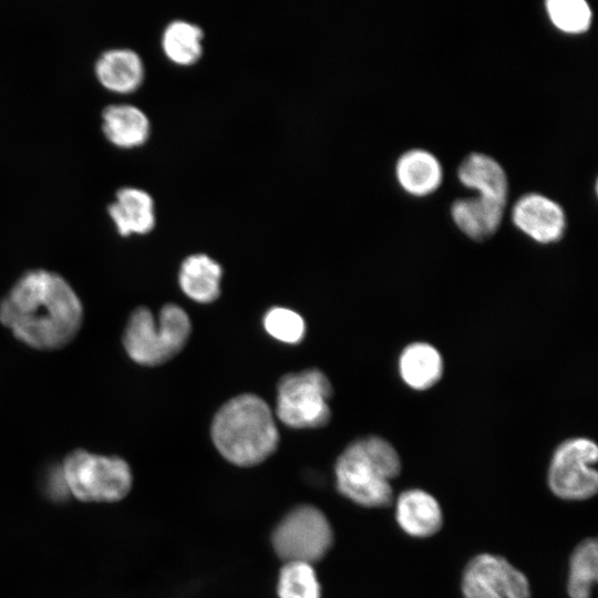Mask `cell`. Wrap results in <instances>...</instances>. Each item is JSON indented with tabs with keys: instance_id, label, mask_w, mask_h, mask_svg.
Masks as SVG:
<instances>
[{
	"instance_id": "obj_1",
	"label": "cell",
	"mask_w": 598,
	"mask_h": 598,
	"mask_svg": "<svg viewBox=\"0 0 598 598\" xmlns=\"http://www.w3.org/2000/svg\"><path fill=\"white\" fill-rule=\"evenodd\" d=\"M84 307L59 272L33 268L21 274L0 299V323L20 343L38 351H56L80 332Z\"/></svg>"
},
{
	"instance_id": "obj_2",
	"label": "cell",
	"mask_w": 598,
	"mask_h": 598,
	"mask_svg": "<svg viewBox=\"0 0 598 598\" xmlns=\"http://www.w3.org/2000/svg\"><path fill=\"white\" fill-rule=\"evenodd\" d=\"M212 439L218 452L238 466L264 462L277 448L279 433L269 405L251 393L237 395L217 411Z\"/></svg>"
},
{
	"instance_id": "obj_3",
	"label": "cell",
	"mask_w": 598,
	"mask_h": 598,
	"mask_svg": "<svg viewBox=\"0 0 598 598\" xmlns=\"http://www.w3.org/2000/svg\"><path fill=\"white\" fill-rule=\"evenodd\" d=\"M401 472V458L386 440L371 435L350 443L336 462L337 489L364 507L392 503L391 481Z\"/></svg>"
},
{
	"instance_id": "obj_4",
	"label": "cell",
	"mask_w": 598,
	"mask_h": 598,
	"mask_svg": "<svg viewBox=\"0 0 598 598\" xmlns=\"http://www.w3.org/2000/svg\"><path fill=\"white\" fill-rule=\"evenodd\" d=\"M190 331V319L179 306L164 305L156 318L151 309L141 306L128 316L122 333V344L133 362L156 367L182 351Z\"/></svg>"
},
{
	"instance_id": "obj_5",
	"label": "cell",
	"mask_w": 598,
	"mask_h": 598,
	"mask_svg": "<svg viewBox=\"0 0 598 598\" xmlns=\"http://www.w3.org/2000/svg\"><path fill=\"white\" fill-rule=\"evenodd\" d=\"M61 470L69 493L83 502H117L132 487L131 468L116 455H100L78 448L64 457Z\"/></svg>"
},
{
	"instance_id": "obj_6",
	"label": "cell",
	"mask_w": 598,
	"mask_h": 598,
	"mask_svg": "<svg viewBox=\"0 0 598 598\" xmlns=\"http://www.w3.org/2000/svg\"><path fill=\"white\" fill-rule=\"evenodd\" d=\"M332 385L318 369L287 373L278 382L276 414L287 426L316 429L331 419Z\"/></svg>"
},
{
	"instance_id": "obj_7",
	"label": "cell",
	"mask_w": 598,
	"mask_h": 598,
	"mask_svg": "<svg viewBox=\"0 0 598 598\" xmlns=\"http://www.w3.org/2000/svg\"><path fill=\"white\" fill-rule=\"evenodd\" d=\"M277 555L287 561L313 564L329 551L332 528L324 514L310 505L289 512L277 525L271 537Z\"/></svg>"
},
{
	"instance_id": "obj_8",
	"label": "cell",
	"mask_w": 598,
	"mask_h": 598,
	"mask_svg": "<svg viewBox=\"0 0 598 598\" xmlns=\"http://www.w3.org/2000/svg\"><path fill=\"white\" fill-rule=\"evenodd\" d=\"M596 443L582 436L561 442L553 453L548 467V486L563 499L582 501L592 497L598 488Z\"/></svg>"
},
{
	"instance_id": "obj_9",
	"label": "cell",
	"mask_w": 598,
	"mask_h": 598,
	"mask_svg": "<svg viewBox=\"0 0 598 598\" xmlns=\"http://www.w3.org/2000/svg\"><path fill=\"white\" fill-rule=\"evenodd\" d=\"M464 598H530L527 577L505 558L480 554L466 565L462 577Z\"/></svg>"
},
{
	"instance_id": "obj_10",
	"label": "cell",
	"mask_w": 598,
	"mask_h": 598,
	"mask_svg": "<svg viewBox=\"0 0 598 598\" xmlns=\"http://www.w3.org/2000/svg\"><path fill=\"white\" fill-rule=\"evenodd\" d=\"M515 226L539 244L558 241L566 228L563 208L540 194H526L513 207Z\"/></svg>"
},
{
	"instance_id": "obj_11",
	"label": "cell",
	"mask_w": 598,
	"mask_h": 598,
	"mask_svg": "<svg viewBox=\"0 0 598 598\" xmlns=\"http://www.w3.org/2000/svg\"><path fill=\"white\" fill-rule=\"evenodd\" d=\"M106 212L121 236L145 235L156 224L155 200L143 187L124 185L115 190Z\"/></svg>"
},
{
	"instance_id": "obj_12",
	"label": "cell",
	"mask_w": 598,
	"mask_h": 598,
	"mask_svg": "<svg viewBox=\"0 0 598 598\" xmlns=\"http://www.w3.org/2000/svg\"><path fill=\"white\" fill-rule=\"evenodd\" d=\"M93 69L97 81L116 93L135 91L145 78V64L141 54L127 47L103 50L96 56Z\"/></svg>"
},
{
	"instance_id": "obj_13",
	"label": "cell",
	"mask_w": 598,
	"mask_h": 598,
	"mask_svg": "<svg viewBox=\"0 0 598 598\" xmlns=\"http://www.w3.org/2000/svg\"><path fill=\"white\" fill-rule=\"evenodd\" d=\"M101 127L106 140L122 148L140 146L151 134L146 112L127 102L106 104L101 112Z\"/></svg>"
},
{
	"instance_id": "obj_14",
	"label": "cell",
	"mask_w": 598,
	"mask_h": 598,
	"mask_svg": "<svg viewBox=\"0 0 598 598\" xmlns=\"http://www.w3.org/2000/svg\"><path fill=\"white\" fill-rule=\"evenodd\" d=\"M395 519L405 534L426 538L440 530L443 513L439 502L430 493L411 488L398 497Z\"/></svg>"
},
{
	"instance_id": "obj_15",
	"label": "cell",
	"mask_w": 598,
	"mask_h": 598,
	"mask_svg": "<svg viewBox=\"0 0 598 598\" xmlns=\"http://www.w3.org/2000/svg\"><path fill=\"white\" fill-rule=\"evenodd\" d=\"M443 368L440 351L423 341L408 344L398 360L402 381L415 391H425L434 386L442 378Z\"/></svg>"
},
{
	"instance_id": "obj_16",
	"label": "cell",
	"mask_w": 598,
	"mask_h": 598,
	"mask_svg": "<svg viewBox=\"0 0 598 598\" xmlns=\"http://www.w3.org/2000/svg\"><path fill=\"white\" fill-rule=\"evenodd\" d=\"M505 205L482 196L461 198L453 203L451 215L467 237L484 240L498 229Z\"/></svg>"
},
{
	"instance_id": "obj_17",
	"label": "cell",
	"mask_w": 598,
	"mask_h": 598,
	"mask_svg": "<svg viewBox=\"0 0 598 598\" xmlns=\"http://www.w3.org/2000/svg\"><path fill=\"white\" fill-rule=\"evenodd\" d=\"M461 183L478 192V195L506 205L508 182L503 167L492 157L470 154L457 171Z\"/></svg>"
},
{
	"instance_id": "obj_18",
	"label": "cell",
	"mask_w": 598,
	"mask_h": 598,
	"mask_svg": "<svg viewBox=\"0 0 598 598\" xmlns=\"http://www.w3.org/2000/svg\"><path fill=\"white\" fill-rule=\"evenodd\" d=\"M220 265L206 254H194L184 259L178 274L183 292L200 303L215 301L220 293Z\"/></svg>"
},
{
	"instance_id": "obj_19",
	"label": "cell",
	"mask_w": 598,
	"mask_h": 598,
	"mask_svg": "<svg viewBox=\"0 0 598 598\" xmlns=\"http://www.w3.org/2000/svg\"><path fill=\"white\" fill-rule=\"evenodd\" d=\"M396 177L408 193L424 196L434 192L442 181V167L437 158L424 150H411L396 163Z\"/></svg>"
},
{
	"instance_id": "obj_20",
	"label": "cell",
	"mask_w": 598,
	"mask_h": 598,
	"mask_svg": "<svg viewBox=\"0 0 598 598\" xmlns=\"http://www.w3.org/2000/svg\"><path fill=\"white\" fill-rule=\"evenodd\" d=\"M202 27L183 18L172 19L161 34V47L166 58L179 65H190L203 54Z\"/></svg>"
},
{
	"instance_id": "obj_21",
	"label": "cell",
	"mask_w": 598,
	"mask_h": 598,
	"mask_svg": "<svg viewBox=\"0 0 598 598\" xmlns=\"http://www.w3.org/2000/svg\"><path fill=\"white\" fill-rule=\"evenodd\" d=\"M598 576V547L595 538L581 542L569 560L567 592L570 598H590Z\"/></svg>"
},
{
	"instance_id": "obj_22",
	"label": "cell",
	"mask_w": 598,
	"mask_h": 598,
	"mask_svg": "<svg viewBox=\"0 0 598 598\" xmlns=\"http://www.w3.org/2000/svg\"><path fill=\"white\" fill-rule=\"evenodd\" d=\"M279 598H320L321 588L311 564L287 561L278 579Z\"/></svg>"
},
{
	"instance_id": "obj_23",
	"label": "cell",
	"mask_w": 598,
	"mask_h": 598,
	"mask_svg": "<svg viewBox=\"0 0 598 598\" xmlns=\"http://www.w3.org/2000/svg\"><path fill=\"white\" fill-rule=\"evenodd\" d=\"M546 8L553 24L566 33H581L590 27L591 9L585 0H548Z\"/></svg>"
},
{
	"instance_id": "obj_24",
	"label": "cell",
	"mask_w": 598,
	"mask_h": 598,
	"mask_svg": "<svg viewBox=\"0 0 598 598\" xmlns=\"http://www.w3.org/2000/svg\"><path fill=\"white\" fill-rule=\"evenodd\" d=\"M264 327L272 338L291 344L300 342L306 332L302 317L296 311L282 307H274L266 312Z\"/></svg>"
},
{
	"instance_id": "obj_25",
	"label": "cell",
	"mask_w": 598,
	"mask_h": 598,
	"mask_svg": "<svg viewBox=\"0 0 598 598\" xmlns=\"http://www.w3.org/2000/svg\"><path fill=\"white\" fill-rule=\"evenodd\" d=\"M47 481L49 496L60 499L69 493L61 466L51 468L49 471Z\"/></svg>"
}]
</instances>
